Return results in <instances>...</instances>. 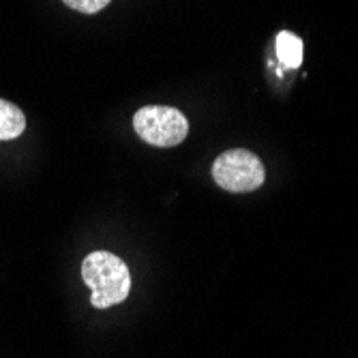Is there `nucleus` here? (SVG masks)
Returning a JSON list of instances; mask_svg holds the SVG:
<instances>
[{
    "mask_svg": "<svg viewBox=\"0 0 358 358\" xmlns=\"http://www.w3.org/2000/svg\"><path fill=\"white\" fill-rule=\"evenodd\" d=\"M24 129H26L24 112L17 106L0 99V140H15L24 134Z\"/></svg>",
    "mask_w": 358,
    "mask_h": 358,
    "instance_id": "4",
    "label": "nucleus"
},
{
    "mask_svg": "<svg viewBox=\"0 0 358 358\" xmlns=\"http://www.w3.org/2000/svg\"><path fill=\"white\" fill-rule=\"evenodd\" d=\"M82 279L92 289L90 303L108 309L122 303L131 289V275L122 259L110 251H92L82 262Z\"/></svg>",
    "mask_w": 358,
    "mask_h": 358,
    "instance_id": "1",
    "label": "nucleus"
},
{
    "mask_svg": "<svg viewBox=\"0 0 358 358\" xmlns=\"http://www.w3.org/2000/svg\"><path fill=\"white\" fill-rule=\"evenodd\" d=\"M215 182L232 193H249L262 187L264 182V166L247 148H232L221 152L213 164Z\"/></svg>",
    "mask_w": 358,
    "mask_h": 358,
    "instance_id": "3",
    "label": "nucleus"
},
{
    "mask_svg": "<svg viewBox=\"0 0 358 358\" xmlns=\"http://www.w3.org/2000/svg\"><path fill=\"white\" fill-rule=\"evenodd\" d=\"M275 48H277V56L279 60L285 64V67H299L303 62V41L301 37H296L294 32H279L275 39Z\"/></svg>",
    "mask_w": 358,
    "mask_h": 358,
    "instance_id": "5",
    "label": "nucleus"
},
{
    "mask_svg": "<svg viewBox=\"0 0 358 358\" xmlns=\"http://www.w3.org/2000/svg\"><path fill=\"white\" fill-rule=\"evenodd\" d=\"M134 129L146 144L157 148H172L185 142L189 136V120L176 108L146 106L136 112Z\"/></svg>",
    "mask_w": 358,
    "mask_h": 358,
    "instance_id": "2",
    "label": "nucleus"
},
{
    "mask_svg": "<svg viewBox=\"0 0 358 358\" xmlns=\"http://www.w3.org/2000/svg\"><path fill=\"white\" fill-rule=\"evenodd\" d=\"M62 3L80 13H99L112 3V0H62Z\"/></svg>",
    "mask_w": 358,
    "mask_h": 358,
    "instance_id": "6",
    "label": "nucleus"
}]
</instances>
